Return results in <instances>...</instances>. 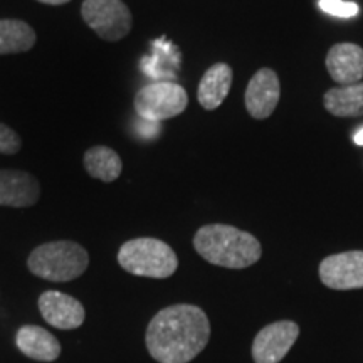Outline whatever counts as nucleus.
Listing matches in <instances>:
<instances>
[{"label":"nucleus","mask_w":363,"mask_h":363,"mask_svg":"<svg viewBox=\"0 0 363 363\" xmlns=\"http://www.w3.org/2000/svg\"><path fill=\"white\" fill-rule=\"evenodd\" d=\"M211 340V321L202 308L174 305L163 308L148 323L145 343L158 363H189Z\"/></svg>","instance_id":"nucleus-1"},{"label":"nucleus","mask_w":363,"mask_h":363,"mask_svg":"<svg viewBox=\"0 0 363 363\" xmlns=\"http://www.w3.org/2000/svg\"><path fill=\"white\" fill-rule=\"evenodd\" d=\"M194 247L207 262L227 269H246L262 256L261 242L251 233L225 224L201 227L194 235Z\"/></svg>","instance_id":"nucleus-2"},{"label":"nucleus","mask_w":363,"mask_h":363,"mask_svg":"<svg viewBox=\"0 0 363 363\" xmlns=\"http://www.w3.org/2000/svg\"><path fill=\"white\" fill-rule=\"evenodd\" d=\"M88 251L72 240H54L35 247L27 266L33 274L52 283H67L88 269Z\"/></svg>","instance_id":"nucleus-3"},{"label":"nucleus","mask_w":363,"mask_h":363,"mask_svg":"<svg viewBox=\"0 0 363 363\" xmlns=\"http://www.w3.org/2000/svg\"><path fill=\"white\" fill-rule=\"evenodd\" d=\"M118 262L130 274L153 279L170 278L179 267L174 249L153 238H138L125 242L118 251Z\"/></svg>","instance_id":"nucleus-4"},{"label":"nucleus","mask_w":363,"mask_h":363,"mask_svg":"<svg viewBox=\"0 0 363 363\" xmlns=\"http://www.w3.org/2000/svg\"><path fill=\"white\" fill-rule=\"evenodd\" d=\"M187 104V91L172 81L147 84L135 94V111L142 120L153 123L179 116L185 111Z\"/></svg>","instance_id":"nucleus-5"},{"label":"nucleus","mask_w":363,"mask_h":363,"mask_svg":"<svg viewBox=\"0 0 363 363\" xmlns=\"http://www.w3.org/2000/svg\"><path fill=\"white\" fill-rule=\"evenodd\" d=\"M81 16L99 38L110 43L126 38L133 26L130 9L121 0H84Z\"/></svg>","instance_id":"nucleus-6"},{"label":"nucleus","mask_w":363,"mask_h":363,"mask_svg":"<svg viewBox=\"0 0 363 363\" xmlns=\"http://www.w3.org/2000/svg\"><path fill=\"white\" fill-rule=\"evenodd\" d=\"M299 337L296 321L281 320L257 331L252 342L254 363H279L284 360Z\"/></svg>","instance_id":"nucleus-7"},{"label":"nucleus","mask_w":363,"mask_h":363,"mask_svg":"<svg viewBox=\"0 0 363 363\" xmlns=\"http://www.w3.org/2000/svg\"><path fill=\"white\" fill-rule=\"evenodd\" d=\"M320 279L337 291L363 289V251L331 254L320 262Z\"/></svg>","instance_id":"nucleus-8"},{"label":"nucleus","mask_w":363,"mask_h":363,"mask_svg":"<svg viewBox=\"0 0 363 363\" xmlns=\"http://www.w3.org/2000/svg\"><path fill=\"white\" fill-rule=\"evenodd\" d=\"M281 98L279 78L269 67H262L252 76L246 88V110L254 120H266L274 113Z\"/></svg>","instance_id":"nucleus-9"},{"label":"nucleus","mask_w":363,"mask_h":363,"mask_svg":"<svg viewBox=\"0 0 363 363\" xmlns=\"http://www.w3.org/2000/svg\"><path fill=\"white\" fill-rule=\"evenodd\" d=\"M39 311L49 325L59 330H74L84 323L86 311L76 298L61 291H44L39 296Z\"/></svg>","instance_id":"nucleus-10"},{"label":"nucleus","mask_w":363,"mask_h":363,"mask_svg":"<svg viewBox=\"0 0 363 363\" xmlns=\"http://www.w3.org/2000/svg\"><path fill=\"white\" fill-rule=\"evenodd\" d=\"M326 69L340 86L357 84L363 79V49L352 43L335 44L326 54Z\"/></svg>","instance_id":"nucleus-11"},{"label":"nucleus","mask_w":363,"mask_h":363,"mask_svg":"<svg viewBox=\"0 0 363 363\" xmlns=\"http://www.w3.org/2000/svg\"><path fill=\"white\" fill-rule=\"evenodd\" d=\"M40 185L24 170H0V206L30 207L39 201Z\"/></svg>","instance_id":"nucleus-12"},{"label":"nucleus","mask_w":363,"mask_h":363,"mask_svg":"<svg viewBox=\"0 0 363 363\" xmlns=\"http://www.w3.org/2000/svg\"><path fill=\"white\" fill-rule=\"evenodd\" d=\"M17 348L26 357L38 362H54L61 355V343L48 330L35 325H26L16 335Z\"/></svg>","instance_id":"nucleus-13"},{"label":"nucleus","mask_w":363,"mask_h":363,"mask_svg":"<svg viewBox=\"0 0 363 363\" xmlns=\"http://www.w3.org/2000/svg\"><path fill=\"white\" fill-rule=\"evenodd\" d=\"M233 86V69L225 62H217L211 66L202 76L199 84L197 99L203 110H217L229 94Z\"/></svg>","instance_id":"nucleus-14"},{"label":"nucleus","mask_w":363,"mask_h":363,"mask_svg":"<svg viewBox=\"0 0 363 363\" xmlns=\"http://www.w3.org/2000/svg\"><path fill=\"white\" fill-rule=\"evenodd\" d=\"M323 104L331 115L338 118L363 116V83L338 86L325 93Z\"/></svg>","instance_id":"nucleus-15"},{"label":"nucleus","mask_w":363,"mask_h":363,"mask_svg":"<svg viewBox=\"0 0 363 363\" xmlns=\"http://www.w3.org/2000/svg\"><path fill=\"white\" fill-rule=\"evenodd\" d=\"M84 169L93 179L110 184L121 175L123 162L115 150L104 147V145H98V147L89 148L84 153Z\"/></svg>","instance_id":"nucleus-16"},{"label":"nucleus","mask_w":363,"mask_h":363,"mask_svg":"<svg viewBox=\"0 0 363 363\" xmlns=\"http://www.w3.org/2000/svg\"><path fill=\"white\" fill-rule=\"evenodd\" d=\"M35 33L24 21H0V56L4 54H21L34 48Z\"/></svg>","instance_id":"nucleus-17"},{"label":"nucleus","mask_w":363,"mask_h":363,"mask_svg":"<svg viewBox=\"0 0 363 363\" xmlns=\"http://www.w3.org/2000/svg\"><path fill=\"white\" fill-rule=\"evenodd\" d=\"M320 9L330 16L342 17V19H352L360 12L355 2H347V0H320Z\"/></svg>","instance_id":"nucleus-18"},{"label":"nucleus","mask_w":363,"mask_h":363,"mask_svg":"<svg viewBox=\"0 0 363 363\" xmlns=\"http://www.w3.org/2000/svg\"><path fill=\"white\" fill-rule=\"evenodd\" d=\"M22 147L21 136L7 125L0 123V153L4 155H13Z\"/></svg>","instance_id":"nucleus-19"},{"label":"nucleus","mask_w":363,"mask_h":363,"mask_svg":"<svg viewBox=\"0 0 363 363\" xmlns=\"http://www.w3.org/2000/svg\"><path fill=\"white\" fill-rule=\"evenodd\" d=\"M353 142H355L358 147H363V128L357 131L355 136H353Z\"/></svg>","instance_id":"nucleus-20"},{"label":"nucleus","mask_w":363,"mask_h":363,"mask_svg":"<svg viewBox=\"0 0 363 363\" xmlns=\"http://www.w3.org/2000/svg\"><path fill=\"white\" fill-rule=\"evenodd\" d=\"M43 4H49V6H62V4L69 2V0H39Z\"/></svg>","instance_id":"nucleus-21"}]
</instances>
